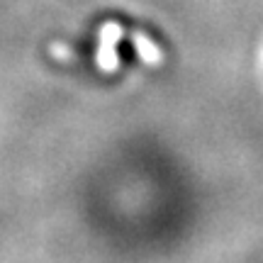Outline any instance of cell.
Returning <instances> with one entry per match:
<instances>
[{
	"label": "cell",
	"mask_w": 263,
	"mask_h": 263,
	"mask_svg": "<svg viewBox=\"0 0 263 263\" xmlns=\"http://www.w3.org/2000/svg\"><path fill=\"white\" fill-rule=\"evenodd\" d=\"M117 57L122 61L124 66H134L137 64V49L132 44V39H120V44H117Z\"/></svg>",
	"instance_id": "1"
}]
</instances>
